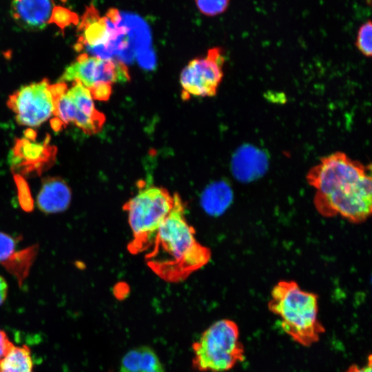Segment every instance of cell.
<instances>
[{
	"label": "cell",
	"instance_id": "obj_1",
	"mask_svg": "<svg viewBox=\"0 0 372 372\" xmlns=\"http://www.w3.org/2000/svg\"><path fill=\"white\" fill-rule=\"evenodd\" d=\"M315 190L313 205L322 216H340L362 223L371 214V165H364L337 152L320 159L307 174Z\"/></svg>",
	"mask_w": 372,
	"mask_h": 372
},
{
	"label": "cell",
	"instance_id": "obj_2",
	"mask_svg": "<svg viewBox=\"0 0 372 372\" xmlns=\"http://www.w3.org/2000/svg\"><path fill=\"white\" fill-rule=\"evenodd\" d=\"M147 251L148 267L169 282L186 280L210 260L211 251L197 240L186 219L184 201L178 194L175 193L174 205Z\"/></svg>",
	"mask_w": 372,
	"mask_h": 372
},
{
	"label": "cell",
	"instance_id": "obj_3",
	"mask_svg": "<svg viewBox=\"0 0 372 372\" xmlns=\"http://www.w3.org/2000/svg\"><path fill=\"white\" fill-rule=\"evenodd\" d=\"M268 309L280 319L284 331L298 344L309 347L325 329L318 318V296L294 280H280L271 291Z\"/></svg>",
	"mask_w": 372,
	"mask_h": 372
},
{
	"label": "cell",
	"instance_id": "obj_4",
	"mask_svg": "<svg viewBox=\"0 0 372 372\" xmlns=\"http://www.w3.org/2000/svg\"><path fill=\"white\" fill-rule=\"evenodd\" d=\"M137 192L123 205L132 231L127 245L132 254L147 251L158 230L171 212L175 194L164 187L140 181Z\"/></svg>",
	"mask_w": 372,
	"mask_h": 372
},
{
	"label": "cell",
	"instance_id": "obj_5",
	"mask_svg": "<svg viewBox=\"0 0 372 372\" xmlns=\"http://www.w3.org/2000/svg\"><path fill=\"white\" fill-rule=\"evenodd\" d=\"M192 348V366L200 372H225L245 359L238 327L229 319L219 320L211 324Z\"/></svg>",
	"mask_w": 372,
	"mask_h": 372
},
{
	"label": "cell",
	"instance_id": "obj_6",
	"mask_svg": "<svg viewBox=\"0 0 372 372\" xmlns=\"http://www.w3.org/2000/svg\"><path fill=\"white\" fill-rule=\"evenodd\" d=\"M77 41L74 49L102 59H114L115 55L128 54L132 46L128 27L122 19L112 23L101 16L92 5L87 6L79 22Z\"/></svg>",
	"mask_w": 372,
	"mask_h": 372
},
{
	"label": "cell",
	"instance_id": "obj_7",
	"mask_svg": "<svg viewBox=\"0 0 372 372\" xmlns=\"http://www.w3.org/2000/svg\"><path fill=\"white\" fill-rule=\"evenodd\" d=\"M53 116L50 124L54 131L72 123L87 135L99 133L105 121L104 114L95 107L90 91L78 81L57 96Z\"/></svg>",
	"mask_w": 372,
	"mask_h": 372
},
{
	"label": "cell",
	"instance_id": "obj_8",
	"mask_svg": "<svg viewBox=\"0 0 372 372\" xmlns=\"http://www.w3.org/2000/svg\"><path fill=\"white\" fill-rule=\"evenodd\" d=\"M66 86L63 82L51 85L43 79L20 87L9 96L7 104L19 124L37 127L53 115L56 99Z\"/></svg>",
	"mask_w": 372,
	"mask_h": 372
},
{
	"label": "cell",
	"instance_id": "obj_9",
	"mask_svg": "<svg viewBox=\"0 0 372 372\" xmlns=\"http://www.w3.org/2000/svg\"><path fill=\"white\" fill-rule=\"evenodd\" d=\"M225 55L220 48H213L205 56L191 60L180 75L182 97L214 96L224 76Z\"/></svg>",
	"mask_w": 372,
	"mask_h": 372
},
{
	"label": "cell",
	"instance_id": "obj_10",
	"mask_svg": "<svg viewBox=\"0 0 372 372\" xmlns=\"http://www.w3.org/2000/svg\"><path fill=\"white\" fill-rule=\"evenodd\" d=\"M130 80L129 70L124 62L81 53L76 61L65 68L59 82L78 81L90 91L99 86H112L116 83Z\"/></svg>",
	"mask_w": 372,
	"mask_h": 372
},
{
	"label": "cell",
	"instance_id": "obj_11",
	"mask_svg": "<svg viewBox=\"0 0 372 372\" xmlns=\"http://www.w3.org/2000/svg\"><path fill=\"white\" fill-rule=\"evenodd\" d=\"M24 134V137L15 141L8 156L9 165L14 175L39 176L54 163L57 148L50 144V135L38 142L34 130L28 129Z\"/></svg>",
	"mask_w": 372,
	"mask_h": 372
},
{
	"label": "cell",
	"instance_id": "obj_12",
	"mask_svg": "<svg viewBox=\"0 0 372 372\" xmlns=\"http://www.w3.org/2000/svg\"><path fill=\"white\" fill-rule=\"evenodd\" d=\"M37 254V246L17 250L16 240L0 231V264L12 274L21 285L29 273Z\"/></svg>",
	"mask_w": 372,
	"mask_h": 372
},
{
	"label": "cell",
	"instance_id": "obj_13",
	"mask_svg": "<svg viewBox=\"0 0 372 372\" xmlns=\"http://www.w3.org/2000/svg\"><path fill=\"white\" fill-rule=\"evenodd\" d=\"M54 6L53 0H12L10 13L18 25L37 31L49 24Z\"/></svg>",
	"mask_w": 372,
	"mask_h": 372
},
{
	"label": "cell",
	"instance_id": "obj_14",
	"mask_svg": "<svg viewBox=\"0 0 372 372\" xmlns=\"http://www.w3.org/2000/svg\"><path fill=\"white\" fill-rule=\"evenodd\" d=\"M72 192L68 183L59 176L43 178L37 196L38 208L45 214L65 211L70 205Z\"/></svg>",
	"mask_w": 372,
	"mask_h": 372
},
{
	"label": "cell",
	"instance_id": "obj_15",
	"mask_svg": "<svg viewBox=\"0 0 372 372\" xmlns=\"http://www.w3.org/2000/svg\"><path fill=\"white\" fill-rule=\"evenodd\" d=\"M120 369L130 372H165L156 352L148 346L127 351L121 360Z\"/></svg>",
	"mask_w": 372,
	"mask_h": 372
},
{
	"label": "cell",
	"instance_id": "obj_16",
	"mask_svg": "<svg viewBox=\"0 0 372 372\" xmlns=\"http://www.w3.org/2000/svg\"><path fill=\"white\" fill-rule=\"evenodd\" d=\"M265 165V157L260 151L252 147H245L234 156L232 170L237 178L245 180L260 175Z\"/></svg>",
	"mask_w": 372,
	"mask_h": 372
},
{
	"label": "cell",
	"instance_id": "obj_17",
	"mask_svg": "<svg viewBox=\"0 0 372 372\" xmlns=\"http://www.w3.org/2000/svg\"><path fill=\"white\" fill-rule=\"evenodd\" d=\"M232 200V192L224 181L209 185L200 196V205L206 213L218 216L228 207Z\"/></svg>",
	"mask_w": 372,
	"mask_h": 372
},
{
	"label": "cell",
	"instance_id": "obj_18",
	"mask_svg": "<svg viewBox=\"0 0 372 372\" xmlns=\"http://www.w3.org/2000/svg\"><path fill=\"white\" fill-rule=\"evenodd\" d=\"M0 372H33L30 348L23 344L15 346L0 360Z\"/></svg>",
	"mask_w": 372,
	"mask_h": 372
},
{
	"label": "cell",
	"instance_id": "obj_19",
	"mask_svg": "<svg viewBox=\"0 0 372 372\" xmlns=\"http://www.w3.org/2000/svg\"><path fill=\"white\" fill-rule=\"evenodd\" d=\"M79 22L78 14L63 6H54L49 21V23L56 25L63 33L67 27L78 25Z\"/></svg>",
	"mask_w": 372,
	"mask_h": 372
},
{
	"label": "cell",
	"instance_id": "obj_20",
	"mask_svg": "<svg viewBox=\"0 0 372 372\" xmlns=\"http://www.w3.org/2000/svg\"><path fill=\"white\" fill-rule=\"evenodd\" d=\"M372 23L371 20L362 23L358 31L355 46L365 56L371 57L372 54Z\"/></svg>",
	"mask_w": 372,
	"mask_h": 372
},
{
	"label": "cell",
	"instance_id": "obj_21",
	"mask_svg": "<svg viewBox=\"0 0 372 372\" xmlns=\"http://www.w3.org/2000/svg\"><path fill=\"white\" fill-rule=\"evenodd\" d=\"M199 10L207 16L223 13L228 8L229 0H196Z\"/></svg>",
	"mask_w": 372,
	"mask_h": 372
},
{
	"label": "cell",
	"instance_id": "obj_22",
	"mask_svg": "<svg viewBox=\"0 0 372 372\" xmlns=\"http://www.w3.org/2000/svg\"><path fill=\"white\" fill-rule=\"evenodd\" d=\"M6 333L0 329V360L14 347Z\"/></svg>",
	"mask_w": 372,
	"mask_h": 372
},
{
	"label": "cell",
	"instance_id": "obj_23",
	"mask_svg": "<svg viewBox=\"0 0 372 372\" xmlns=\"http://www.w3.org/2000/svg\"><path fill=\"white\" fill-rule=\"evenodd\" d=\"M345 372H371V355H369L367 364L364 366L361 367L357 364H353Z\"/></svg>",
	"mask_w": 372,
	"mask_h": 372
},
{
	"label": "cell",
	"instance_id": "obj_24",
	"mask_svg": "<svg viewBox=\"0 0 372 372\" xmlns=\"http://www.w3.org/2000/svg\"><path fill=\"white\" fill-rule=\"evenodd\" d=\"M8 291V285L5 278L0 275V306L6 300Z\"/></svg>",
	"mask_w": 372,
	"mask_h": 372
},
{
	"label": "cell",
	"instance_id": "obj_25",
	"mask_svg": "<svg viewBox=\"0 0 372 372\" xmlns=\"http://www.w3.org/2000/svg\"><path fill=\"white\" fill-rule=\"evenodd\" d=\"M366 2L368 5H371V0H366Z\"/></svg>",
	"mask_w": 372,
	"mask_h": 372
},
{
	"label": "cell",
	"instance_id": "obj_26",
	"mask_svg": "<svg viewBox=\"0 0 372 372\" xmlns=\"http://www.w3.org/2000/svg\"><path fill=\"white\" fill-rule=\"evenodd\" d=\"M119 372H130V371H126L120 369Z\"/></svg>",
	"mask_w": 372,
	"mask_h": 372
}]
</instances>
